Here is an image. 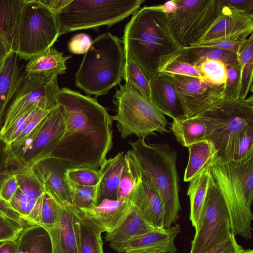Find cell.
<instances>
[{"mask_svg":"<svg viewBox=\"0 0 253 253\" xmlns=\"http://www.w3.org/2000/svg\"><path fill=\"white\" fill-rule=\"evenodd\" d=\"M57 104L65 131L49 156L73 168L98 169L113 146L112 116L95 98L66 87L60 89Z\"/></svg>","mask_w":253,"mask_h":253,"instance_id":"cell-1","label":"cell"},{"mask_svg":"<svg viewBox=\"0 0 253 253\" xmlns=\"http://www.w3.org/2000/svg\"><path fill=\"white\" fill-rule=\"evenodd\" d=\"M122 42L124 57L132 60L149 81L183 47L162 4L136 11L125 27Z\"/></svg>","mask_w":253,"mask_h":253,"instance_id":"cell-2","label":"cell"},{"mask_svg":"<svg viewBox=\"0 0 253 253\" xmlns=\"http://www.w3.org/2000/svg\"><path fill=\"white\" fill-rule=\"evenodd\" d=\"M128 143L139 166L141 179L160 197L164 211V227L169 228L181 210L176 152L169 144H150L142 138Z\"/></svg>","mask_w":253,"mask_h":253,"instance_id":"cell-3","label":"cell"},{"mask_svg":"<svg viewBox=\"0 0 253 253\" xmlns=\"http://www.w3.org/2000/svg\"><path fill=\"white\" fill-rule=\"evenodd\" d=\"M211 170L226 205L231 233L251 239L253 156L240 161H225L217 157L211 163Z\"/></svg>","mask_w":253,"mask_h":253,"instance_id":"cell-4","label":"cell"},{"mask_svg":"<svg viewBox=\"0 0 253 253\" xmlns=\"http://www.w3.org/2000/svg\"><path fill=\"white\" fill-rule=\"evenodd\" d=\"M122 42L110 33L92 41L75 74V85L88 96L107 95L120 84L125 57Z\"/></svg>","mask_w":253,"mask_h":253,"instance_id":"cell-5","label":"cell"},{"mask_svg":"<svg viewBox=\"0 0 253 253\" xmlns=\"http://www.w3.org/2000/svg\"><path fill=\"white\" fill-rule=\"evenodd\" d=\"M207 126V139L213 145L217 157L232 161L236 142L244 130L253 127V97L224 98L198 115Z\"/></svg>","mask_w":253,"mask_h":253,"instance_id":"cell-6","label":"cell"},{"mask_svg":"<svg viewBox=\"0 0 253 253\" xmlns=\"http://www.w3.org/2000/svg\"><path fill=\"white\" fill-rule=\"evenodd\" d=\"M144 0H71L57 12L59 36L100 26L110 27L133 14Z\"/></svg>","mask_w":253,"mask_h":253,"instance_id":"cell-7","label":"cell"},{"mask_svg":"<svg viewBox=\"0 0 253 253\" xmlns=\"http://www.w3.org/2000/svg\"><path fill=\"white\" fill-rule=\"evenodd\" d=\"M117 114L112 116L123 139L134 134L138 138L169 132L167 120L150 100L128 84H119L113 96Z\"/></svg>","mask_w":253,"mask_h":253,"instance_id":"cell-8","label":"cell"},{"mask_svg":"<svg viewBox=\"0 0 253 253\" xmlns=\"http://www.w3.org/2000/svg\"><path fill=\"white\" fill-rule=\"evenodd\" d=\"M65 131V124L58 105L51 110L34 130L21 143L6 144L5 164L11 173L32 167L48 157Z\"/></svg>","mask_w":253,"mask_h":253,"instance_id":"cell-9","label":"cell"},{"mask_svg":"<svg viewBox=\"0 0 253 253\" xmlns=\"http://www.w3.org/2000/svg\"><path fill=\"white\" fill-rule=\"evenodd\" d=\"M59 37L55 13L40 0H25L17 30L18 57L28 61L53 45Z\"/></svg>","mask_w":253,"mask_h":253,"instance_id":"cell-10","label":"cell"},{"mask_svg":"<svg viewBox=\"0 0 253 253\" xmlns=\"http://www.w3.org/2000/svg\"><path fill=\"white\" fill-rule=\"evenodd\" d=\"M221 0H176V9L168 14L179 43L188 46L200 42L221 15Z\"/></svg>","mask_w":253,"mask_h":253,"instance_id":"cell-11","label":"cell"},{"mask_svg":"<svg viewBox=\"0 0 253 253\" xmlns=\"http://www.w3.org/2000/svg\"><path fill=\"white\" fill-rule=\"evenodd\" d=\"M195 231L190 253H205L232 234L228 209L212 176Z\"/></svg>","mask_w":253,"mask_h":253,"instance_id":"cell-12","label":"cell"},{"mask_svg":"<svg viewBox=\"0 0 253 253\" xmlns=\"http://www.w3.org/2000/svg\"><path fill=\"white\" fill-rule=\"evenodd\" d=\"M57 75L26 73L14 95L4 117L0 130L5 129L12 122L31 107L36 105L50 111L57 105L60 90Z\"/></svg>","mask_w":253,"mask_h":253,"instance_id":"cell-13","label":"cell"},{"mask_svg":"<svg viewBox=\"0 0 253 253\" xmlns=\"http://www.w3.org/2000/svg\"><path fill=\"white\" fill-rule=\"evenodd\" d=\"M171 75L185 113L201 112L211 107L223 95L224 84L215 85L203 78Z\"/></svg>","mask_w":253,"mask_h":253,"instance_id":"cell-14","label":"cell"},{"mask_svg":"<svg viewBox=\"0 0 253 253\" xmlns=\"http://www.w3.org/2000/svg\"><path fill=\"white\" fill-rule=\"evenodd\" d=\"M18 188L9 202L10 206L28 225H38L45 192L32 168H25L14 173Z\"/></svg>","mask_w":253,"mask_h":253,"instance_id":"cell-15","label":"cell"},{"mask_svg":"<svg viewBox=\"0 0 253 253\" xmlns=\"http://www.w3.org/2000/svg\"><path fill=\"white\" fill-rule=\"evenodd\" d=\"M32 168L46 193L61 205H72L67 176V170L72 167L62 160L48 156L35 163Z\"/></svg>","mask_w":253,"mask_h":253,"instance_id":"cell-16","label":"cell"},{"mask_svg":"<svg viewBox=\"0 0 253 253\" xmlns=\"http://www.w3.org/2000/svg\"><path fill=\"white\" fill-rule=\"evenodd\" d=\"M221 15L200 42L218 38L246 40L253 32V14L234 8L227 0H221Z\"/></svg>","mask_w":253,"mask_h":253,"instance_id":"cell-17","label":"cell"},{"mask_svg":"<svg viewBox=\"0 0 253 253\" xmlns=\"http://www.w3.org/2000/svg\"><path fill=\"white\" fill-rule=\"evenodd\" d=\"M181 231L179 225L166 229L156 228L135 237L126 242L110 243V246L118 253L136 249H153L161 253H175L177 249L174 239Z\"/></svg>","mask_w":253,"mask_h":253,"instance_id":"cell-18","label":"cell"},{"mask_svg":"<svg viewBox=\"0 0 253 253\" xmlns=\"http://www.w3.org/2000/svg\"><path fill=\"white\" fill-rule=\"evenodd\" d=\"M150 100L165 115L183 119L184 113L171 74L159 72L149 81Z\"/></svg>","mask_w":253,"mask_h":253,"instance_id":"cell-19","label":"cell"},{"mask_svg":"<svg viewBox=\"0 0 253 253\" xmlns=\"http://www.w3.org/2000/svg\"><path fill=\"white\" fill-rule=\"evenodd\" d=\"M47 230L52 241V253H79L77 232L71 205H60L57 223Z\"/></svg>","mask_w":253,"mask_h":253,"instance_id":"cell-20","label":"cell"},{"mask_svg":"<svg viewBox=\"0 0 253 253\" xmlns=\"http://www.w3.org/2000/svg\"><path fill=\"white\" fill-rule=\"evenodd\" d=\"M129 200L150 224L157 228H164L162 202L158 193L149 184L141 179L135 185Z\"/></svg>","mask_w":253,"mask_h":253,"instance_id":"cell-21","label":"cell"},{"mask_svg":"<svg viewBox=\"0 0 253 253\" xmlns=\"http://www.w3.org/2000/svg\"><path fill=\"white\" fill-rule=\"evenodd\" d=\"M131 202L125 200H104L100 204L89 209H79L83 215L101 232L109 233L121 221Z\"/></svg>","mask_w":253,"mask_h":253,"instance_id":"cell-22","label":"cell"},{"mask_svg":"<svg viewBox=\"0 0 253 253\" xmlns=\"http://www.w3.org/2000/svg\"><path fill=\"white\" fill-rule=\"evenodd\" d=\"M126 169V161L123 152L105 160L99 169L101 177L96 185V206L105 199L117 200L118 186Z\"/></svg>","mask_w":253,"mask_h":253,"instance_id":"cell-23","label":"cell"},{"mask_svg":"<svg viewBox=\"0 0 253 253\" xmlns=\"http://www.w3.org/2000/svg\"><path fill=\"white\" fill-rule=\"evenodd\" d=\"M156 228L131 202L121 221L112 231L107 233L105 239L110 243L124 242Z\"/></svg>","mask_w":253,"mask_h":253,"instance_id":"cell-24","label":"cell"},{"mask_svg":"<svg viewBox=\"0 0 253 253\" xmlns=\"http://www.w3.org/2000/svg\"><path fill=\"white\" fill-rule=\"evenodd\" d=\"M18 57L16 53L11 52L0 70V129L3 124L7 105L14 96L24 76L18 65Z\"/></svg>","mask_w":253,"mask_h":253,"instance_id":"cell-25","label":"cell"},{"mask_svg":"<svg viewBox=\"0 0 253 253\" xmlns=\"http://www.w3.org/2000/svg\"><path fill=\"white\" fill-rule=\"evenodd\" d=\"M25 0H0V41L16 52L17 30Z\"/></svg>","mask_w":253,"mask_h":253,"instance_id":"cell-26","label":"cell"},{"mask_svg":"<svg viewBox=\"0 0 253 253\" xmlns=\"http://www.w3.org/2000/svg\"><path fill=\"white\" fill-rule=\"evenodd\" d=\"M71 207L77 232L79 253H103L101 231L85 218L78 208L73 205Z\"/></svg>","mask_w":253,"mask_h":253,"instance_id":"cell-27","label":"cell"},{"mask_svg":"<svg viewBox=\"0 0 253 253\" xmlns=\"http://www.w3.org/2000/svg\"><path fill=\"white\" fill-rule=\"evenodd\" d=\"M71 55L64 56L53 45L30 59L25 66L26 73L59 75L67 70L66 61Z\"/></svg>","mask_w":253,"mask_h":253,"instance_id":"cell-28","label":"cell"},{"mask_svg":"<svg viewBox=\"0 0 253 253\" xmlns=\"http://www.w3.org/2000/svg\"><path fill=\"white\" fill-rule=\"evenodd\" d=\"M175 59L198 67L206 60H218L227 68L239 65L238 55L227 50L208 47L184 46Z\"/></svg>","mask_w":253,"mask_h":253,"instance_id":"cell-29","label":"cell"},{"mask_svg":"<svg viewBox=\"0 0 253 253\" xmlns=\"http://www.w3.org/2000/svg\"><path fill=\"white\" fill-rule=\"evenodd\" d=\"M212 161L207 164L198 175L189 182L187 196L189 198L190 204V219L195 229L197 227L203 210L212 176L211 170Z\"/></svg>","mask_w":253,"mask_h":253,"instance_id":"cell-30","label":"cell"},{"mask_svg":"<svg viewBox=\"0 0 253 253\" xmlns=\"http://www.w3.org/2000/svg\"><path fill=\"white\" fill-rule=\"evenodd\" d=\"M17 242V253H53L49 232L39 225L27 226L21 233Z\"/></svg>","mask_w":253,"mask_h":253,"instance_id":"cell-31","label":"cell"},{"mask_svg":"<svg viewBox=\"0 0 253 253\" xmlns=\"http://www.w3.org/2000/svg\"><path fill=\"white\" fill-rule=\"evenodd\" d=\"M170 128L177 141L185 147L207 139V126L205 120L199 116L173 120Z\"/></svg>","mask_w":253,"mask_h":253,"instance_id":"cell-32","label":"cell"},{"mask_svg":"<svg viewBox=\"0 0 253 253\" xmlns=\"http://www.w3.org/2000/svg\"><path fill=\"white\" fill-rule=\"evenodd\" d=\"M188 148L189 155L184 175L185 182H190L207 164L217 157L216 150L207 139L192 144Z\"/></svg>","mask_w":253,"mask_h":253,"instance_id":"cell-33","label":"cell"},{"mask_svg":"<svg viewBox=\"0 0 253 253\" xmlns=\"http://www.w3.org/2000/svg\"><path fill=\"white\" fill-rule=\"evenodd\" d=\"M241 69L240 97L245 99L253 91V35L251 34L238 55Z\"/></svg>","mask_w":253,"mask_h":253,"instance_id":"cell-34","label":"cell"},{"mask_svg":"<svg viewBox=\"0 0 253 253\" xmlns=\"http://www.w3.org/2000/svg\"><path fill=\"white\" fill-rule=\"evenodd\" d=\"M125 156L126 169L118 186V200L129 199L135 185L141 179L140 170L132 150L127 151Z\"/></svg>","mask_w":253,"mask_h":253,"instance_id":"cell-35","label":"cell"},{"mask_svg":"<svg viewBox=\"0 0 253 253\" xmlns=\"http://www.w3.org/2000/svg\"><path fill=\"white\" fill-rule=\"evenodd\" d=\"M122 78L126 81V83L136 89L141 94L150 99L149 81L136 63L128 57H125Z\"/></svg>","mask_w":253,"mask_h":253,"instance_id":"cell-36","label":"cell"},{"mask_svg":"<svg viewBox=\"0 0 253 253\" xmlns=\"http://www.w3.org/2000/svg\"><path fill=\"white\" fill-rule=\"evenodd\" d=\"M42 109L34 105L16 118L4 129L0 130V137L6 145L13 142L28 123Z\"/></svg>","mask_w":253,"mask_h":253,"instance_id":"cell-37","label":"cell"},{"mask_svg":"<svg viewBox=\"0 0 253 253\" xmlns=\"http://www.w3.org/2000/svg\"><path fill=\"white\" fill-rule=\"evenodd\" d=\"M204 79L215 85L224 84L227 77L226 65L218 60H206L198 67Z\"/></svg>","mask_w":253,"mask_h":253,"instance_id":"cell-38","label":"cell"},{"mask_svg":"<svg viewBox=\"0 0 253 253\" xmlns=\"http://www.w3.org/2000/svg\"><path fill=\"white\" fill-rule=\"evenodd\" d=\"M72 204L79 209L96 206V186L80 185L69 181Z\"/></svg>","mask_w":253,"mask_h":253,"instance_id":"cell-39","label":"cell"},{"mask_svg":"<svg viewBox=\"0 0 253 253\" xmlns=\"http://www.w3.org/2000/svg\"><path fill=\"white\" fill-rule=\"evenodd\" d=\"M60 207V204L45 192L38 225L46 230L54 226L58 220Z\"/></svg>","mask_w":253,"mask_h":253,"instance_id":"cell-40","label":"cell"},{"mask_svg":"<svg viewBox=\"0 0 253 253\" xmlns=\"http://www.w3.org/2000/svg\"><path fill=\"white\" fill-rule=\"evenodd\" d=\"M69 180L75 184L84 186H96L100 179V170L89 168H70L67 170Z\"/></svg>","mask_w":253,"mask_h":253,"instance_id":"cell-41","label":"cell"},{"mask_svg":"<svg viewBox=\"0 0 253 253\" xmlns=\"http://www.w3.org/2000/svg\"><path fill=\"white\" fill-rule=\"evenodd\" d=\"M253 156V127L244 130L235 144L232 161H240Z\"/></svg>","mask_w":253,"mask_h":253,"instance_id":"cell-42","label":"cell"},{"mask_svg":"<svg viewBox=\"0 0 253 253\" xmlns=\"http://www.w3.org/2000/svg\"><path fill=\"white\" fill-rule=\"evenodd\" d=\"M248 39L237 40L229 38H218L207 41L201 42L192 44V47H208L218 48L233 52L239 55L245 45Z\"/></svg>","mask_w":253,"mask_h":253,"instance_id":"cell-43","label":"cell"},{"mask_svg":"<svg viewBox=\"0 0 253 253\" xmlns=\"http://www.w3.org/2000/svg\"><path fill=\"white\" fill-rule=\"evenodd\" d=\"M160 72L204 79L202 73L198 67L179 61L175 58L169 61L162 68Z\"/></svg>","mask_w":253,"mask_h":253,"instance_id":"cell-44","label":"cell"},{"mask_svg":"<svg viewBox=\"0 0 253 253\" xmlns=\"http://www.w3.org/2000/svg\"><path fill=\"white\" fill-rule=\"evenodd\" d=\"M27 225L0 214V243L8 240H17Z\"/></svg>","mask_w":253,"mask_h":253,"instance_id":"cell-45","label":"cell"},{"mask_svg":"<svg viewBox=\"0 0 253 253\" xmlns=\"http://www.w3.org/2000/svg\"><path fill=\"white\" fill-rule=\"evenodd\" d=\"M227 68V77L224 84L225 97H240L241 69L240 64Z\"/></svg>","mask_w":253,"mask_h":253,"instance_id":"cell-46","label":"cell"},{"mask_svg":"<svg viewBox=\"0 0 253 253\" xmlns=\"http://www.w3.org/2000/svg\"><path fill=\"white\" fill-rule=\"evenodd\" d=\"M92 40L89 35L85 33L75 35L68 43V49L75 54L85 53L90 47Z\"/></svg>","mask_w":253,"mask_h":253,"instance_id":"cell-47","label":"cell"},{"mask_svg":"<svg viewBox=\"0 0 253 253\" xmlns=\"http://www.w3.org/2000/svg\"><path fill=\"white\" fill-rule=\"evenodd\" d=\"M243 249L232 233L227 240L205 253H240Z\"/></svg>","mask_w":253,"mask_h":253,"instance_id":"cell-48","label":"cell"},{"mask_svg":"<svg viewBox=\"0 0 253 253\" xmlns=\"http://www.w3.org/2000/svg\"><path fill=\"white\" fill-rule=\"evenodd\" d=\"M18 188L15 174L11 173L3 181L0 188V197L9 203Z\"/></svg>","mask_w":253,"mask_h":253,"instance_id":"cell-49","label":"cell"},{"mask_svg":"<svg viewBox=\"0 0 253 253\" xmlns=\"http://www.w3.org/2000/svg\"><path fill=\"white\" fill-rule=\"evenodd\" d=\"M50 111L41 110L28 123L18 137L11 144H16L22 142L34 130L43 119L48 114Z\"/></svg>","mask_w":253,"mask_h":253,"instance_id":"cell-50","label":"cell"},{"mask_svg":"<svg viewBox=\"0 0 253 253\" xmlns=\"http://www.w3.org/2000/svg\"><path fill=\"white\" fill-rule=\"evenodd\" d=\"M0 214L11 219L27 224L22 216L10 206L9 203L0 197Z\"/></svg>","mask_w":253,"mask_h":253,"instance_id":"cell-51","label":"cell"},{"mask_svg":"<svg viewBox=\"0 0 253 253\" xmlns=\"http://www.w3.org/2000/svg\"><path fill=\"white\" fill-rule=\"evenodd\" d=\"M5 147L6 143L0 137V188L4 180L11 174L5 164Z\"/></svg>","mask_w":253,"mask_h":253,"instance_id":"cell-52","label":"cell"},{"mask_svg":"<svg viewBox=\"0 0 253 253\" xmlns=\"http://www.w3.org/2000/svg\"><path fill=\"white\" fill-rule=\"evenodd\" d=\"M236 9L249 14H253V0H227Z\"/></svg>","mask_w":253,"mask_h":253,"instance_id":"cell-53","label":"cell"},{"mask_svg":"<svg viewBox=\"0 0 253 253\" xmlns=\"http://www.w3.org/2000/svg\"><path fill=\"white\" fill-rule=\"evenodd\" d=\"M71 0H40L55 14L68 4Z\"/></svg>","mask_w":253,"mask_h":253,"instance_id":"cell-54","label":"cell"},{"mask_svg":"<svg viewBox=\"0 0 253 253\" xmlns=\"http://www.w3.org/2000/svg\"><path fill=\"white\" fill-rule=\"evenodd\" d=\"M17 240H8L1 242L0 253H17Z\"/></svg>","mask_w":253,"mask_h":253,"instance_id":"cell-55","label":"cell"},{"mask_svg":"<svg viewBox=\"0 0 253 253\" xmlns=\"http://www.w3.org/2000/svg\"><path fill=\"white\" fill-rule=\"evenodd\" d=\"M11 52L7 47L0 41V70Z\"/></svg>","mask_w":253,"mask_h":253,"instance_id":"cell-56","label":"cell"},{"mask_svg":"<svg viewBox=\"0 0 253 253\" xmlns=\"http://www.w3.org/2000/svg\"><path fill=\"white\" fill-rule=\"evenodd\" d=\"M162 5L163 10L169 14L176 10V0L168 1Z\"/></svg>","mask_w":253,"mask_h":253,"instance_id":"cell-57","label":"cell"},{"mask_svg":"<svg viewBox=\"0 0 253 253\" xmlns=\"http://www.w3.org/2000/svg\"><path fill=\"white\" fill-rule=\"evenodd\" d=\"M125 253H161L159 251L153 249H136Z\"/></svg>","mask_w":253,"mask_h":253,"instance_id":"cell-58","label":"cell"},{"mask_svg":"<svg viewBox=\"0 0 253 253\" xmlns=\"http://www.w3.org/2000/svg\"><path fill=\"white\" fill-rule=\"evenodd\" d=\"M240 253H253V251L252 249H243Z\"/></svg>","mask_w":253,"mask_h":253,"instance_id":"cell-59","label":"cell"}]
</instances>
